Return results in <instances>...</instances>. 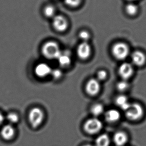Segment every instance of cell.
I'll list each match as a JSON object with an SVG mask.
<instances>
[{"instance_id": "6da1fadb", "label": "cell", "mask_w": 146, "mask_h": 146, "mask_svg": "<svg viewBox=\"0 0 146 146\" xmlns=\"http://www.w3.org/2000/svg\"><path fill=\"white\" fill-rule=\"evenodd\" d=\"M62 51L58 43L55 41H48L43 45L42 52L43 56L48 59H57Z\"/></svg>"}, {"instance_id": "7a4b0ae2", "label": "cell", "mask_w": 146, "mask_h": 146, "mask_svg": "<svg viewBox=\"0 0 146 146\" xmlns=\"http://www.w3.org/2000/svg\"><path fill=\"white\" fill-rule=\"evenodd\" d=\"M29 121L33 128L38 127L44 119V113L43 110L38 107L33 108L29 113Z\"/></svg>"}, {"instance_id": "3957f363", "label": "cell", "mask_w": 146, "mask_h": 146, "mask_svg": "<svg viewBox=\"0 0 146 146\" xmlns=\"http://www.w3.org/2000/svg\"><path fill=\"white\" fill-rule=\"evenodd\" d=\"M125 112L127 118L133 121L140 119L144 115L143 108L138 103L130 104Z\"/></svg>"}, {"instance_id": "277c9868", "label": "cell", "mask_w": 146, "mask_h": 146, "mask_svg": "<svg viewBox=\"0 0 146 146\" xmlns=\"http://www.w3.org/2000/svg\"><path fill=\"white\" fill-rule=\"evenodd\" d=\"M112 53L116 59L122 60L128 57L130 53V49L126 44L119 42L115 44L113 47Z\"/></svg>"}, {"instance_id": "5b68a950", "label": "cell", "mask_w": 146, "mask_h": 146, "mask_svg": "<svg viewBox=\"0 0 146 146\" xmlns=\"http://www.w3.org/2000/svg\"><path fill=\"white\" fill-rule=\"evenodd\" d=\"M103 127V124L97 118H91L88 120L84 125V129L86 132L89 134H95L101 131Z\"/></svg>"}, {"instance_id": "8992f818", "label": "cell", "mask_w": 146, "mask_h": 146, "mask_svg": "<svg viewBox=\"0 0 146 146\" xmlns=\"http://www.w3.org/2000/svg\"><path fill=\"white\" fill-rule=\"evenodd\" d=\"M52 24L55 30L60 32L66 30L68 27L67 19L62 15H56L53 18Z\"/></svg>"}, {"instance_id": "52a82bcc", "label": "cell", "mask_w": 146, "mask_h": 146, "mask_svg": "<svg viewBox=\"0 0 146 146\" xmlns=\"http://www.w3.org/2000/svg\"><path fill=\"white\" fill-rule=\"evenodd\" d=\"M133 67L130 63H123L119 69V74L121 77L124 80H127L129 79L133 75Z\"/></svg>"}, {"instance_id": "ba28073f", "label": "cell", "mask_w": 146, "mask_h": 146, "mask_svg": "<svg viewBox=\"0 0 146 146\" xmlns=\"http://www.w3.org/2000/svg\"><path fill=\"white\" fill-rule=\"evenodd\" d=\"M77 53L80 59H87L91 55V47L88 42H83L78 46Z\"/></svg>"}, {"instance_id": "9c48e42d", "label": "cell", "mask_w": 146, "mask_h": 146, "mask_svg": "<svg viewBox=\"0 0 146 146\" xmlns=\"http://www.w3.org/2000/svg\"><path fill=\"white\" fill-rule=\"evenodd\" d=\"M101 89L99 81L96 79H91L89 80L86 86V90L88 94L92 96L97 95Z\"/></svg>"}, {"instance_id": "30bf717a", "label": "cell", "mask_w": 146, "mask_h": 146, "mask_svg": "<svg viewBox=\"0 0 146 146\" xmlns=\"http://www.w3.org/2000/svg\"><path fill=\"white\" fill-rule=\"evenodd\" d=\"M52 69L46 63H40L36 65L35 69V72L38 77L44 78L51 74Z\"/></svg>"}, {"instance_id": "8fae6325", "label": "cell", "mask_w": 146, "mask_h": 146, "mask_svg": "<svg viewBox=\"0 0 146 146\" xmlns=\"http://www.w3.org/2000/svg\"><path fill=\"white\" fill-rule=\"evenodd\" d=\"M1 135L5 140H11L15 135L14 128L10 124L6 125L4 126L2 129L1 131Z\"/></svg>"}, {"instance_id": "7c38bea8", "label": "cell", "mask_w": 146, "mask_h": 146, "mask_svg": "<svg viewBox=\"0 0 146 146\" xmlns=\"http://www.w3.org/2000/svg\"><path fill=\"white\" fill-rule=\"evenodd\" d=\"M132 62L137 66H141L146 61V57L144 53L140 51H135L132 54L131 56Z\"/></svg>"}, {"instance_id": "4fadbf2b", "label": "cell", "mask_w": 146, "mask_h": 146, "mask_svg": "<svg viewBox=\"0 0 146 146\" xmlns=\"http://www.w3.org/2000/svg\"><path fill=\"white\" fill-rule=\"evenodd\" d=\"M114 143L117 146H123L128 141L127 135L123 132H118L115 134L113 138Z\"/></svg>"}, {"instance_id": "5bb4252c", "label": "cell", "mask_w": 146, "mask_h": 146, "mask_svg": "<svg viewBox=\"0 0 146 146\" xmlns=\"http://www.w3.org/2000/svg\"><path fill=\"white\" fill-rule=\"evenodd\" d=\"M57 60L61 66L67 67L71 64L72 62L71 54L67 51H62Z\"/></svg>"}, {"instance_id": "9a60e30c", "label": "cell", "mask_w": 146, "mask_h": 146, "mask_svg": "<svg viewBox=\"0 0 146 146\" xmlns=\"http://www.w3.org/2000/svg\"><path fill=\"white\" fill-rule=\"evenodd\" d=\"M106 120L110 123H114L120 119L121 115L117 110L111 109L108 111L105 114Z\"/></svg>"}, {"instance_id": "2e32d148", "label": "cell", "mask_w": 146, "mask_h": 146, "mask_svg": "<svg viewBox=\"0 0 146 146\" xmlns=\"http://www.w3.org/2000/svg\"><path fill=\"white\" fill-rule=\"evenodd\" d=\"M116 103L117 105L124 111L128 109L130 104L127 97L124 95H120L117 97L116 99Z\"/></svg>"}, {"instance_id": "e0dca14e", "label": "cell", "mask_w": 146, "mask_h": 146, "mask_svg": "<svg viewBox=\"0 0 146 146\" xmlns=\"http://www.w3.org/2000/svg\"><path fill=\"white\" fill-rule=\"evenodd\" d=\"M110 140L106 134L100 135L96 140V146H109Z\"/></svg>"}, {"instance_id": "ac0fdd59", "label": "cell", "mask_w": 146, "mask_h": 146, "mask_svg": "<svg viewBox=\"0 0 146 146\" xmlns=\"http://www.w3.org/2000/svg\"><path fill=\"white\" fill-rule=\"evenodd\" d=\"M104 111L103 106L101 104H96L92 107L91 112L92 114L95 117L101 115Z\"/></svg>"}, {"instance_id": "d6986e66", "label": "cell", "mask_w": 146, "mask_h": 146, "mask_svg": "<svg viewBox=\"0 0 146 146\" xmlns=\"http://www.w3.org/2000/svg\"><path fill=\"white\" fill-rule=\"evenodd\" d=\"M44 14L48 18H53L56 16V9L55 7L50 5H48L44 9Z\"/></svg>"}, {"instance_id": "ffe728a7", "label": "cell", "mask_w": 146, "mask_h": 146, "mask_svg": "<svg viewBox=\"0 0 146 146\" xmlns=\"http://www.w3.org/2000/svg\"><path fill=\"white\" fill-rule=\"evenodd\" d=\"M126 12L131 16L136 14L138 11V7L134 3H129L126 7Z\"/></svg>"}, {"instance_id": "44dd1931", "label": "cell", "mask_w": 146, "mask_h": 146, "mask_svg": "<svg viewBox=\"0 0 146 146\" xmlns=\"http://www.w3.org/2000/svg\"><path fill=\"white\" fill-rule=\"evenodd\" d=\"M7 119L11 124H16L19 120V116L15 113H10L7 116Z\"/></svg>"}, {"instance_id": "7402d4cb", "label": "cell", "mask_w": 146, "mask_h": 146, "mask_svg": "<svg viewBox=\"0 0 146 146\" xmlns=\"http://www.w3.org/2000/svg\"><path fill=\"white\" fill-rule=\"evenodd\" d=\"M128 87H129V83L127 81V80H123L121 81L118 82L117 85V88L120 91H125L128 89Z\"/></svg>"}, {"instance_id": "603a6c76", "label": "cell", "mask_w": 146, "mask_h": 146, "mask_svg": "<svg viewBox=\"0 0 146 146\" xmlns=\"http://www.w3.org/2000/svg\"><path fill=\"white\" fill-rule=\"evenodd\" d=\"M51 75L52 76L54 79L57 80L61 78L63 75V73L60 69H55L52 70Z\"/></svg>"}, {"instance_id": "cb8c5ba5", "label": "cell", "mask_w": 146, "mask_h": 146, "mask_svg": "<svg viewBox=\"0 0 146 146\" xmlns=\"http://www.w3.org/2000/svg\"><path fill=\"white\" fill-rule=\"evenodd\" d=\"M79 37L83 42H87L90 38V35L89 32L86 31H82L79 33Z\"/></svg>"}, {"instance_id": "d4e9b609", "label": "cell", "mask_w": 146, "mask_h": 146, "mask_svg": "<svg viewBox=\"0 0 146 146\" xmlns=\"http://www.w3.org/2000/svg\"><path fill=\"white\" fill-rule=\"evenodd\" d=\"M66 4L72 7H77L80 4L81 0H64Z\"/></svg>"}, {"instance_id": "484cf974", "label": "cell", "mask_w": 146, "mask_h": 146, "mask_svg": "<svg viewBox=\"0 0 146 146\" xmlns=\"http://www.w3.org/2000/svg\"><path fill=\"white\" fill-rule=\"evenodd\" d=\"M107 77V73L104 70H101L97 74L98 80L103 81Z\"/></svg>"}, {"instance_id": "4316f807", "label": "cell", "mask_w": 146, "mask_h": 146, "mask_svg": "<svg viewBox=\"0 0 146 146\" xmlns=\"http://www.w3.org/2000/svg\"><path fill=\"white\" fill-rule=\"evenodd\" d=\"M4 120V117L3 115V114L0 112V125L3 123Z\"/></svg>"}, {"instance_id": "83f0119b", "label": "cell", "mask_w": 146, "mask_h": 146, "mask_svg": "<svg viewBox=\"0 0 146 146\" xmlns=\"http://www.w3.org/2000/svg\"><path fill=\"white\" fill-rule=\"evenodd\" d=\"M83 146H93L91 145H84Z\"/></svg>"}, {"instance_id": "f1b7e54d", "label": "cell", "mask_w": 146, "mask_h": 146, "mask_svg": "<svg viewBox=\"0 0 146 146\" xmlns=\"http://www.w3.org/2000/svg\"><path fill=\"white\" fill-rule=\"evenodd\" d=\"M128 1H136V0H128Z\"/></svg>"}]
</instances>
